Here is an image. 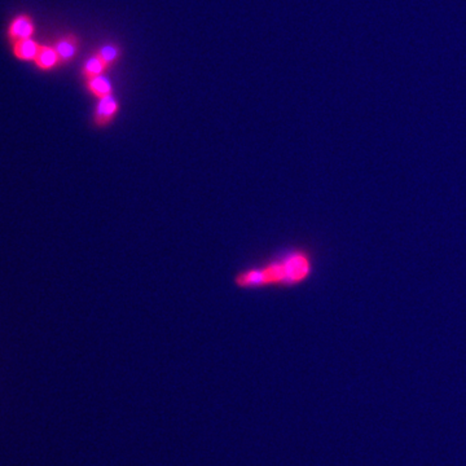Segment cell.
Masks as SVG:
<instances>
[{
	"label": "cell",
	"mask_w": 466,
	"mask_h": 466,
	"mask_svg": "<svg viewBox=\"0 0 466 466\" xmlns=\"http://www.w3.org/2000/svg\"><path fill=\"white\" fill-rule=\"evenodd\" d=\"M33 62L36 68L42 71H53L61 64L60 57L56 52V48L53 45H45V44H41L39 51L36 53Z\"/></svg>",
	"instance_id": "277c9868"
},
{
	"label": "cell",
	"mask_w": 466,
	"mask_h": 466,
	"mask_svg": "<svg viewBox=\"0 0 466 466\" xmlns=\"http://www.w3.org/2000/svg\"><path fill=\"white\" fill-rule=\"evenodd\" d=\"M41 44L36 42L33 38L18 41L12 44V52L13 56L20 61H34L36 53L39 51Z\"/></svg>",
	"instance_id": "52a82bcc"
},
{
	"label": "cell",
	"mask_w": 466,
	"mask_h": 466,
	"mask_svg": "<svg viewBox=\"0 0 466 466\" xmlns=\"http://www.w3.org/2000/svg\"><path fill=\"white\" fill-rule=\"evenodd\" d=\"M110 66H112V64L97 51L86 61V65L83 66L82 73H83V77L86 80H89V78H95V77L103 75L106 71L110 69Z\"/></svg>",
	"instance_id": "8992f818"
},
{
	"label": "cell",
	"mask_w": 466,
	"mask_h": 466,
	"mask_svg": "<svg viewBox=\"0 0 466 466\" xmlns=\"http://www.w3.org/2000/svg\"><path fill=\"white\" fill-rule=\"evenodd\" d=\"M119 110H121V105L115 95L97 100L96 106L94 109V115H92V124L96 129L105 130L115 124L117 117L119 115Z\"/></svg>",
	"instance_id": "7a4b0ae2"
},
{
	"label": "cell",
	"mask_w": 466,
	"mask_h": 466,
	"mask_svg": "<svg viewBox=\"0 0 466 466\" xmlns=\"http://www.w3.org/2000/svg\"><path fill=\"white\" fill-rule=\"evenodd\" d=\"M56 48V52L60 57L61 64L71 61V59L75 57L80 48V41L74 34H68L62 36L61 39L57 41V43L53 45Z\"/></svg>",
	"instance_id": "5b68a950"
},
{
	"label": "cell",
	"mask_w": 466,
	"mask_h": 466,
	"mask_svg": "<svg viewBox=\"0 0 466 466\" xmlns=\"http://www.w3.org/2000/svg\"><path fill=\"white\" fill-rule=\"evenodd\" d=\"M36 31L34 21L29 15L21 13L16 17L12 18L9 22L8 29H7V36H8L9 43L13 44L18 41H24L33 38Z\"/></svg>",
	"instance_id": "3957f363"
},
{
	"label": "cell",
	"mask_w": 466,
	"mask_h": 466,
	"mask_svg": "<svg viewBox=\"0 0 466 466\" xmlns=\"http://www.w3.org/2000/svg\"><path fill=\"white\" fill-rule=\"evenodd\" d=\"M316 271V256L305 245L282 249L261 263L238 270L232 282L240 291L296 289L310 282Z\"/></svg>",
	"instance_id": "6da1fadb"
},
{
	"label": "cell",
	"mask_w": 466,
	"mask_h": 466,
	"mask_svg": "<svg viewBox=\"0 0 466 466\" xmlns=\"http://www.w3.org/2000/svg\"><path fill=\"white\" fill-rule=\"evenodd\" d=\"M86 87H87L88 92L92 96L96 97L97 100L115 95V89H113L112 83L106 80L104 75L86 80Z\"/></svg>",
	"instance_id": "ba28073f"
}]
</instances>
